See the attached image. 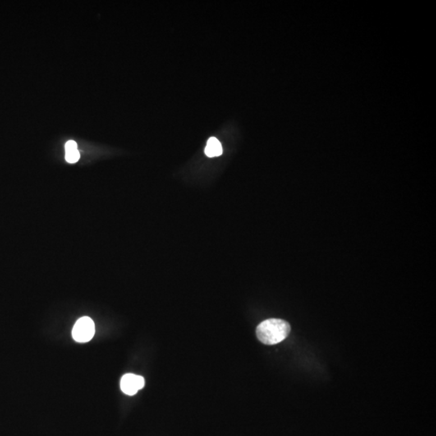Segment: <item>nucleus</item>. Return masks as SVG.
<instances>
[{"mask_svg":"<svg viewBox=\"0 0 436 436\" xmlns=\"http://www.w3.org/2000/svg\"><path fill=\"white\" fill-rule=\"evenodd\" d=\"M291 327L286 321L272 318L263 321L257 327V338L266 345L282 342L290 335Z\"/></svg>","mask_w":436,"mask_h":436,"instance_id":"obj_1","label":"nucleus"},{"mask_svg":"<svg viewBox=\"0 0 436 436\" xmlns=\"http://www.w3.org/2000/svg\"><path fill=\"white\" fill-rule=\"evenodd\" d=\"M94 322L89 317H83L77 321L72 330L73 339L78 342H89L94 336Z\"/></svg>","mask_w":436,"mask_h":436,"instance_id":"obj_2","label":"nucleus"},{"mask_svg":"<svg viewBox=\"0 0 436 436\" xmlns=\"http://www.w3.org/2000/svg\"><path fill=\"white\" fill-rule=\"evenodd\" d=\"M145 386V380L141 376L128 373L123 376L121 380V388L125 394L133 396Z\"/></svg>","mask_w":436,"mask_h":436,"instance_id":"obj_3","label":"nucleus"},{"mask_svg":"<svg viewBox=\"0 0 436 436\" xmlns=\"http://www.w3.org/2000/svg\"><path fill=\"white\" fill-rule=\"evenodd\" d=\"M204 152L209 158L220 156L222 153V144L216 138H209Z\"/></svg>","mask_w":436,"mask_h":436,"instance_id":"obj_4","label":"nucleus"},{"mask_svg":"<svg viewBox=\"0 0 436 436\" xmlns=\"http://www.w3.org/2000/svg\"><path fill=\"white\" fill-rule=\"evenodd\" d=\"M66 160L70 163L78 162L80 157L77 144L75 141H69L66 144Z\"/></svg>","mask_w":436,"mask_h":436,"instance_id":"obj_5","label":"nucleus"}]
</instances>
